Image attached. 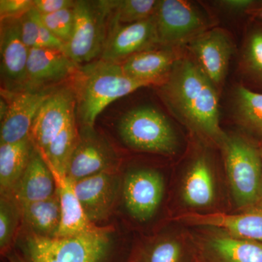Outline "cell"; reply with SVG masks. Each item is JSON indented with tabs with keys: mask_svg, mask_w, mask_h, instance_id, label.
Here are the masks:
<instances>
[{
	"mask_svg": "<svg viewBox=\"0 0 262 262\" xmlns=\"http://www.w3.org/2000/svg\"><path fill=\"white\" fill-rule=\"evenodd\" d=\"M159 85L162 99L177 118L222 145L227 135L220 127L218 94L196 61L178 58Z\"/></svg>",
	"mask_w": 262,
	"mask_h": 262,
	"instance_id": "obj_1",
	"label": "cell"
},
{
	"mask_svg": "<svg viewBox=\"0 0 262 262\" xmlns=\"http://www.w3.org/2000/svg\"><path fill=\"white\" fill-rule=\"evenodd\" d=\"M76 118L82 126L94 127L100 113L119 98L150 84L125 73L121 63L99 59L81 65L72 77Z\"/></svg>",
	"mask_w": 262,
	"mask_h": 262,
	"instance_id": "obj_2",
	"label": "cell"
},
{
	"mask_svg": "<svg viewBox=\"0 0 262 262\" xmlns=\"http://www.w3.org/2000/svg\"><path fill=\"white\" fill-rule=\"evenodd\" d=\"M110 227L64 237H45L29 233L25 251L29 262H105L111 251Z\"/></svg>",
	"mask_w": 262,
	"mask_h": 262,
	"instance_id": "obj_3",
	"label": "cell"
},
{
	"mask_svg": "<svg viewBox=\"0 0 262 262\" xmlns=\"http://www.w3.org/2000/svg\"><path fill=\"white\" fill-rule=\"evenodd\" d=\"M226 170L236 203L248 208L262 201L260 150L247 139L227 136L222 144Z\"/></svg>",
	"mask_w": 262,
	"mask_h": 262,
	"instance_id": "obj_4",
	"label": "cell"
},
{
	"mask_svg": "<svg viewBox=\"0 0 262 262\" xmlns=\"http://www.w3.org/2000/svg\"><path fill=\"white\" fill-rule=\"evenodd\" d=\"M118 132L127 146L138 151L172 155L178 146L171 124L152 106H139L127 112L119 122Z\"/></svg>",
	"mask_w": 262,
	"mask_h": 262,
	"instance_id": "obj_5",
	"label": "cell"
},
{
	"mask_svg": "<svg viewBox=\"0 0 262 262\" xmlns=\"http://www.w3.org/2000/svg\"><path fill=\"white\" fill-rule=\"evenodd\" d=\"M75 21L64 52L78 65L96 61L102 55L108 32V13L105 1H75Z\"/></svg>",
	"mask_w": 262,
	"mask_h": 262,
	"instance_id": "obj_6",
	"label": "cell"
},
{
	"mask_svg": "<svg viewBox=\"0 0 262 262\" xmlns=\"http://www.w3.org/2000/svg\"><path fill=\"white\" fill-rule=\"evenodd\" d=\"M155 19L158 45L165 48L188 43L206 30V20L186 1H158Z\"/></svg>",
	"mask_w": 262,
	"mask_h": 262,
	"instance_id": "obj_7",
	"label": "cell"
},
{
	"mask_svg": "<svg viewBox=\"0 0 262 262\" xmlns=\"http://www.w3.org/2000/svg\"><path fill=\"white\" fill-rule=\"evenodd\" d=\"M61 85L24 89L15 93L2 91V96L9 102V110L1 122L0 144L18 142L29 137L39 110Z\"/></svg>",
	"mask_w": 262,
	"mask_h": 262,
	"instance_id": "obj_8",
	"label": "cell"
},
{
	"mask_svg": "<svg viewBox=\"0 0 262 262\" xmlns=\"http://www.w3.org/2000/svg\"><path fill=\"white\" fill-rule=\"evenodd\" d=\"M117 157L94 127L82 126L71 156L66 177L75 182L108 170H117Z\"/></svg>",
	"mask_w": 262,
	"mask_h": 262,
	"instance_id": "obj_9",
	"label": "cell"
},
{
	"mask_svg": "<svg viewBox=\"0 0 262 262\" xmlns=\"http://www.w3.org/2000/svg\"><path fill=\"white\" fill-rule=\"evenodd\" d=\"M163 176L152 169L142 168L129 172L122 182L124 204L129 214L139 222L154 216L164 194Z\"/></svg>",
	"mask_w": 262,
	"mask_h": 262,
	"instance_id": "obj_10",
	"label": "cell"
},
{
	"mask_svg": "<svg viewBox=\"0 0 262 262\" xmlns=\"http://www.w3.org/2000/svg\"><path fill=\"white\" fill-rule=\"evenodd\" d=\"M75 108L76 96L72 84L60 86L44 103L29 134L39 154H44L66 124L75 116Z\"/></svg>",
	"mask_w": 262,
	"mask_h": 262,
	"instance_id": "obj_11",
	"label": "cell"
},
{
	"mask_svg": "<svg viewBox=\"0 0 262 262\" xmlns=\"http://www.w3.org/2000/svg\"><path fill=\"white\" fill-rule=\"evenodd\" d=\"M29 50L20 34L19 18L2 19L0 25L2 91L15 93L27 84Z\"/></svg>",
	"mask_w": 262,
	"mask_h": 262,
	"instance_id": "obj_12",
	"label": "cell"
},
{
	"mask_svg": "<svg viewBox=\"0 0 262 262\" xmlns=\"http://www.w3.org/2000/svg\"><path fill=\"white\" fill-rule=\"evenodd\" d=\"M158 45L155 15L136 23L117 24L108 28L101 59L121 63L127 58Z\"/></svg>",
	"mask_w": 262,
	"mask_h": 262,
	"instance_id": "obj_13",
	"label": "cell"
},
{
	"mask_svg": "<svg viewBox=\"0 0 262 262\" xmlns=\"http://www.w3.org/2000/svg\"><path fill=\"white\" fill-rule=\"evenodd\" d=\"M72 184L88 219L95 225L107 220L120 187L117 170L102 172Z\"/></svg>",
	"mask_w": 262,
	"mask_h": 262,
	"instance_id": "obj_14",
	"label": "cell"
},
{
	"mask_svg": "<svg viewBox=\"0 0 262 262\" xmlns=\"http://www.w3.org/2000/svg\"><path fill=\"white\" fill-rule=\"evenodd\" d=\"M175 220L190 225L214 227L236 238L262 243V201L235 214L189 213Z\"/></svg>",
	"mask_w": 262,
	"mask_h": 262,
	"instance_id": "obj_15",
	"label": "cell"
},
{
	"mask_svg": "<svg viewBox=\"0 0 262 262\" xmlns=\"http://www.w3.org/2000/svg\"><path fill=\"white\" fill-rule=\"evenodd\" d=\"M192 53L207 77L215 88L225 80L232 53V45L225 31L208 29L188 42Z\"/></svg>",
	"mask_w": 262,
	"mask_h": 262,
	"instance_id": "obj_16",
	"label": "cell"
},
{
	"mask_svg": "<svg viewBox=\"0 0 262 262\" xmlns=\"http://www.w3.org/2000/svg\"><path fill=\"white\" fill-rule=\"evenodd\" d=\"M77 64L65 52L54 48H32L27 62L25 89H39L61 85L77 73Z\"/></svg>",
	"mask_w": 262,
	"mask_h": 262,
	"instance_id": "obj_17",
	"label": "cell"
},
{
	"mask_svg": "<svg viewBox=\"0 0 262 262\" xmlns=\"http://www.w3.org/2000/svg\"><path fill=\"white\" fill-rule=\"evenodd\" d=\"M56 192L53 174L34 148L25 171L10 195L20 205L48 199Z\"/></svg>",
	"mask_w": 262,
	"mask_h": 262,
	"instance_id": "obj_18",
	"label": "cell"
},
{
	"mask_svg": "<svg viewBox=\"0 0 262 262\" xmlns=\"http://www.w3.org/2000/svg\"><path fill=\"white\" fill-rule=\"evenodd\" d=\"M170 48L150 49L133 55L121 66L127 76L150 84H160L165 80L177 60Z\"/></svg>",
	"mask_w": 262,
	"mask_h": 262,
	"instance_id": "obj_19",
	"label": "cell"
},
{
	"mask_svg": "<svg viewBox=\"0 0 262 262\" xmlns=\"http://www.w3.org/2000/svg\"><path fill=\"white\" fill-rule=\"evenodd\" d=\"M56 192L61 207V223L56 237H64L91 232L98 226L86 216L74 189L73 184L65 176L53 173Z\"/></svg>",
	"mask_w": 262,
	"mask_h": 262,
	"instance_id": "obj_20",
	"label": "cell"
},
{
	"mask_svg": "<svg viewBox=\"0 0 262 262\" xmlns=\"http://www.w3.org/2000/svg\"><path fill=\"white\" fill-rule=\"evenodd\" d=\"M214 177L205 157L196 158L188 170L182 187V198L188 206L202 208L214 201Z\"/></svg>",
	"mask_w": 262,
	"mask_h": 262,
	"instance_id": "obj_21",
	"label": "cell"
},
{
	"mask_svg": "<svg viewBox=\"0 0 262 262\" xmlns=\"http://www.w3.org/2000/svg\"><path fill=\"white\" fill-rule=\"evenodd\" d=\"M30 137L12 144H0V190L9 195L25 171L33 150Z\"/></svg>",
	"mask_w": 262,
	"mask_h": 262,
	"instance_id": "obj_22",
	"label": "cell"
},
{
	"mask_svg": "<svg viewBox=\"0 0 262 262\" xmlns=\"http://www.w3.org/2000/svg\"><path fill=\"white\" fill-rule=\"evenodd\" d=\"M19 206L21 220L30 229V233L45 237H56L61 223V207L57 192L48 199Z\"/></svg>",
	"mask_w": 262,
	"mask_h": 262,
	"instance_id": "obj_23",
	"label": "cell"
},
{
	"mask_svg": "<svg viewBox=\"0 0 262 262\" xmlns=\"http://www.w3.org/2000/svg\"><path fill=\"white\" fill-rule=\"evenodd\" d=\"M208 248L220 262H262V243L222 234L209 239Z\"/></svg>",
	"mask_w": 262,
	"mask_h": 262,
	"instance_id": "obj_24",
	"label": "cell"
},
{
	"mask_svg": "<svg viewBox=\"0 0 262 262\" xmlns=\"http://www.w3.org/2000/svg\"><path fill=\"white\" fill-rule=\"evenodd\" d=\"M78 134L75 115L51 141L44 154L41 155L51 172L66 177L71 156L77 144Z\"/></svg>",
	"mask_w": 262,
	"mask_h": 262,
	"instance_id": "obj_25",
	"label": "cell"
},
{
	"mask_svg": "<svg viewBox=\"0 0 262 262\" xmlns=\"http://www.w3.org/2000/svg\"><path fill=\"white\" fill-rule=\"evenodd\" d=\"M233 102L239 123L262 139V94L239 86L234 91Z\"/></svg>",
	"mask_w": 262,
	"mask_h": 262,
	"instance_id": "obj_26",
	"label": "cell"
},
{
	"mask_svg": "<svg viewBox=\"0 0 262 262\" xmlns=\"http://www.w3.org/2000/svg\"><path fill=\"white\" fill-rule=\"evenodd\" d=\"M110 18L108 28L117 24H130L142 21L155 15L156 0H105Z\"/></svg>",
	"mask_w": 262,
	"mask_h": 262,
	"instance_id": "obj_27",
	"label": "cell"
},
{
	"mask_svg": "<svg viewBox=\"0 0 262 262\" xmlns=\"http://www.w3.org/2000/svg\"><path fill=\"white\" fill-rule=\"evenodd\" d=\"M19 22L22 39L29 49L54 48L64 51V43L45 26L40 14L34 8L22 15Z\"/></svg>",
	"mask_w": 262,
	"mask_h": 262,
	"instance_id": "obj_28",
	"label": "cell"
},
{
	"mask_svg": "<svg viewBox=\"0 0 262 262\" xmlns=\"http://www.w3.org/2000/svg\"><path fill=\"white\" fill-rule=\"evenodd\" d=\"M21 218L20 206L14 198L1 195L0 199V248L2 253L9 248L14 241Z\"/></svg>",
	"mask_w": 262,
	"mask_h": 262,
	"instance_id": "obj_29",
	"label": "cell"
},
{
	"mask_svg": "<svg viewBox=\"0 0 262 262\" xmlns=\"http://www.w3.org/2000/svg\"><path fill=\"white\" fill-rule=\"evenodd\" d=\"M43 24L59 40L67 45L70 42L74 29L73 8L60 10L48 15H40Z\"/></svg>",
	"mask_w": 262,
	"mask_h": 262,
	"instance_id": "obj_30",
	"label": "cell"
},
{
	"mask_svg": "<svg viewBox=\"0 0 262 262\" xmlns=\"http://www.w3.org/2000/svg\"><path fill=\"white\" fill-rule=\"evenodd\" d=\"M182 249L176 239L168 238L158 241L146 251L143 262H181Z\"/></svg>",
	"mask_w": 262,
	"mask_h": 262,
	"instance_id": "obj_31",
	"label": "cell"
},
{
	"mask_svg": "<svg viewBox=\"0 0 262 262\" xmlns=\"http://www.w3.org/2000/svg\"><path fill=\"white\" fill-rule=\"evenodd\" d=\"M248 70L262 80V31H256L249 36L244 55Z\"/></svg>",
	"mask_w": 262,
	"mask_h": 262,
	"instance_id": "obj_32",
	"label": "cell"
},
{
	"mask_svg": "<svg viewBox=\"0 0 262 262\" xmlns=\"http://www.w3.org/2000/svg\"><path fill=\"white\" fill-rule=\"evenodd\" d=\"M33 8V0H0V18H20Z\"/></svg>",
	"mask_w": 262,
	"mask_h": 262,
	"instance_id": "obj_33",
	"label": "cell"
},
{
	"mask_svg": "<svg viewBox=\"0 0 262 262\" xmlns=\"http://www.w3.org/2000/svg\"><path fill=\"white\" fill-rule=\"evenodd\" d=\"M34 8L40 15L56 13L67 8H74L75 1L72 0H33Z\"/></svg>",
	"mask_w": 262,
	"mask_h": 262,
	"instance_id": "obj_34",
	"label": "cell"
},
{
	"mask_svg": "<svg viewBox=\"0 0 262 262\" xmlns=\"http://www.w3.org/2000/svg\"><path fill=\"white\" fill-rule=\"evenodd\" d=\"M219 4L224 9L230 13H238L246 11L255 4L252 0H223Z\"/></svg>",
	"mask_w": 262,
	"mask_h": 262,
	"instance_id": "obj_35",
	"label": "cell"
},
{
	"mask_svg": "<svg viewBox=\"0 0 262 262\" xmlns=\"http://www.w3.org/2000/svg\"><path fill=\"white\" fill-rule=\"evenodd\" d=\"M8 110H9V102L8 100L1 96V100H0V120H1V122L6 117Z\"/></svg>",
	"mask_w": 262,
	"mask_h": 262,
	"instance_id": "obj_36",
	"label": "cell"
},
{
	"mask_svg": "<svg viewBox=\"0 0 262 262\" xmlns=\"http://www.w3.org/2000/svg\"><path fill=\"white\" fill-rule=\"evenodd\" d=\"M254 14L256 15V16H257L258 18L262 19V8L256 10Z\"/></svg>",
	"mask_w": 262,
	"mask_h": 262,
	"instance_id": "obj_37",
	"label": "cell"
},
{
	"mask_svg": "<svg viewBox=\"0 0 262 262\" xmlns=\"http://www.w3.org/2000/svg\"><path fill=\"white\" fill-rule=\"evenodd\" d=\"M259 150H260V154H261V160H262V146L261 147V149H260Z\"/></svg>",
	"mask_w": 262,
	"mask_h": 262,
	"instance_id": "obj_38",
	"label": "cell"
}]
</instances>
